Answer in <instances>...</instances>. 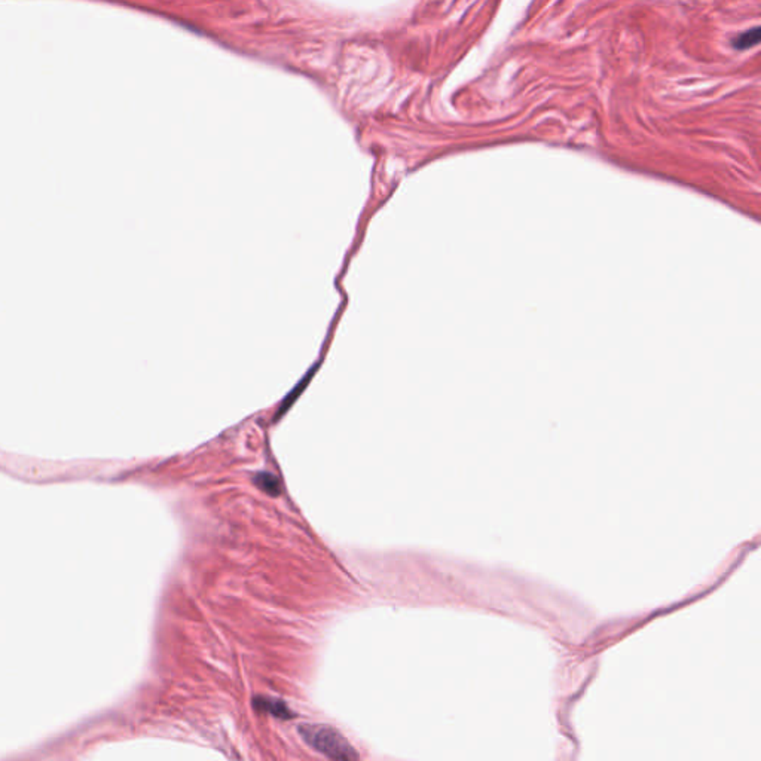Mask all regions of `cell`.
Listing matches in <instances>:
<instances>
[{"instance_id":"7a4b0ae2","label":"cell","mask_w":761,"mask_h":761,"mask_svg":"<svg viewBox=\"0 0 761 761\" xmlns=\"http://www.w3.org/2000/svg\"><path fill=\"white\" fill-rule=\"evenodd\" d=\"M760 42V29L758 27H754V29L745 32L742 35H739L738 37L733 39V48L736 49H748L754 45H757Z\"/></svg>"},{"instance_id":"3957f363","label":"cell","mask_w":761,"mask_h":761,"mask_svg":"<svg viewBox=\"0 0 761 761\" xmlns=\"http://www.w3.org/2000/svg\"><path fill=\"white\" fill-rule=\"evenodd\" d=\"M262 708L269 711L272 715H276V717H281V718H288L290 717V711L288 708L286 707V705L281 702V700H272V699H265L262 702H257Z\"/></svg>"},{"instance_id":"6da1fadb","label":"cell","mask_w":761,"mask_h":761,"mask_svg":"<svg viewBox=\"0 0 761 761\" xmlns=\"http://www.w3.org/2000/svg\"><path fill=\"white\" fill-rule=\"evenodd\" d=\"M299 731L302 738L305 739L307 743L311 745L315 751L322 753L331 760L358 758L353 746L345 741V738L334 727L324 724H305L300 726Z\"/></svg>"},{"instance_id":"277c9868","label":"cell","mask_w":761,"mask_h":761,"mask_svg":"<svg viewBox=\"0 0 761 761\" xmlns=\"http://www.w3.org/2000/svg\"><path fill=\"white\" fill-rule=\"evenodd\" d=\"M256 482L257 485L267 491L268 494L271 495H276L279 494V480H276V477H274L272 475H268V473H260L257 477H256Z\"/></svg>"}]
</instances>
